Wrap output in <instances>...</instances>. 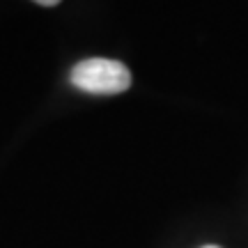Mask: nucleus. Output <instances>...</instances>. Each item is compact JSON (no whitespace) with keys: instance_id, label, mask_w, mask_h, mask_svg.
<instances>
[{"instance_id":"f257e3e1","label":"nucleus","mask_w":248,"mask_h":248,"mask_svg":"<svg viewBox=\"0 0 248 248\" xmlns=\"http://www.w3.org/2000/svg\"><path fill=\"white\" fill-rule=\"evenodd\" d=\"M71 85L88 94H120L131 85V71L120 60L88 58L71 69Z\"/></svg>"},{"instance_id":"7ed1b4c3","label":"nucleus","mask_w":248,"mask_h":248,"mask_svg":"<svg viewBox=\"0 0 248 248\" xmlns=\"http://www.w3.org/2000/svg\"><path fill=\"white\" fill-rule=\"evenodd\" d=\"M202 248H221V246H216V244H209V246H202Z\"/></svg>"},{"instance_id":"f03ea898","label":"nucleus","mask_w":248,"mask_h":248,"mask_svg":"<svg viewBox=\"0 0 248 248\" xmlns=\"http://www.w3.org/2000/svg\"><path fill=\"white\" fill-rule=\"evenodd\" d=\"M37 5H42V7H53V5H58L60 0H35Z\"/></svg>"}]
</instances>
